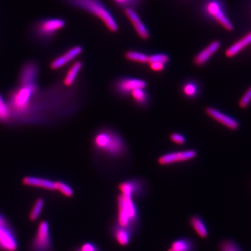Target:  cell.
Returning <instances> with one entry per match:
<instances>
[{"instance_id": "6da1fadb", "label": "cell", "mask_w": 251, "mask_h": 251, "mask_svg": "<svg viewBox=\"0 0 251 251\" xmlns=\"http://www.w3.org/2000/svg\"><path fill=\"white\" fill-rule=\"evenodd\" d=\"M62 1L69 6L84 10L96 17L99 18L108 27L109 30L112 32H116L118 30V25L115 18L100 0H62Z\"/></svg>"}, {"instance_id": "7a4b0ae2", "label": "cell", "mask_w": 251, "mask_h": 251, "mask_svg": "<svg viewBox=\"0 0 251 251\" xmlns=\"http://www.w3.org/2000/svg\"><path fill=\"white\" fill-rule=\"evenodd\" d=\"M65 27L66 21L62 18H41L33 24L31 33L37 40L46 42L54 39L57 32Z\"/></svg>"}, {"instance_id": "3957f363", "label": "cell", "mask_w": 251, "mask_h": 251, "mask_svg": "<svg viewBox=\"0 0 251 251\" xmlns=\"http://www.w3.org/2000/svg\"><path fill=\"white\" fill-rule=\"evenodd\" d=\"M133 196L120 194L118 203V226L130 229L138 219V211L133 200Z\"/></svg>"}, {"instance_id": "277c9868", "label": "cell", "mask_w": 251, "mask_h": 251, "mask_svg": "<svg viewBox=\"0 0 251 251\" xmlns=\"http://www.w3.org/2000/svg\"><path fill=\"white\" fill-rule=\"evenodd\" d=\"M94 145L99 150L115 156L121 154L125 150V144L121 138L109 132L97 135L94 138Z\"/></svg>"}, {"instance_id": "5b68a950", "label": "cell", "mask_w": 251, "mask_h": 251, "mask_svg": "<svg viewBox=\"0 0 251 251\" xmlns=\"http://www.w3.org/2000/svg\"><path fill=\"white\" fill-rule=\"evenodd\" d=\"M36 91V85H21L11 97V106L20 111L26 110L30 103L31 97Z\"/></svg>"}, {"instance_id": "8992f818", "label": "cell", "mask_w": 251, "mask_h": 251, "mask_svg": "<svg viewBox=\"0 0 251 251\" xmlns=\"http://www.w3.org/2000/svg\"><path fill=\"white\" fill-rule=\"evenodd\" d=\"M33 247L35 251H49L50 249L51 238L49 225L45 221H41L38 226Z\"/></svg>"}, {"instance_id": "52a82bcc", "label": "cell", "mask_w": 251, "mask_h": 251, "mask_svg": "<svg viewBox=\"0 0 251 251\" xmlns=\"http://www.w3.org/2000/svg\"><path fill=\"white\" fill-rule=\"evenodd\" d=\"M0 249L4 251H16L18 244L6 220L0 216Z\"/></svg>"}, {"instance_id": "ba28073f", "label": "cell", "mask_w": 251, "mask_h": 251, "mask_svg": "<svg viewBox=\"0 0 251 251\" xmlns=\"http://www.w3.org/2000/svg\"><path fill=\"white\" fill-rule=\"evenodd\" d=\"M206 9L208 14L212 16L226 30H233V25L227 18V16L225 14L222 8H221V6H220L217 1H209V2H208L207 5H206Z\"/></svg>"}, {"instance_id": "9c48e42d", "label": "cell", "mask_w": 251, "mask_h": 251, "mask_svg": "<svg viewBox=\"0 0 251 251\" xmlns=\"http://www.w3.org/2000/svg\"><path fill=\"white\" fill-rule=\"evenodd\" d=\"M83 49L82 46H75L69 50L64 54H61L59 57L54 58L50 64V68L52 70L56 71L65 67L69 62H72L76 57L82 53Z\"/></svg>"}, {"instance_id": "30bf717a", "label": "cell", "mask_w": 251, "mask_h": 251, "mask_svg": "<svg viewBox=\"0 0 251 251\" xmlns=\"http://www.w3.org/2000/svg\"><path fill=\"white\" fill-rule=\"evenodd\" d=\"M196 156H197V152L195 150H186V151H177V152L166 153L160 156L158 162L161 166H168L173 163L189 161Z\"/></svg>"}, {"instance_id": "8fae6325", "label": "cell", "mask_w": 251, "mask_h": 251, "mask_svg": "<svg viewBox=\"0 0 251 251\" xmlns=\"http://www.w3.org/2000/svg\"><path fill=\"white\" fill-rule=\"evenodd\" d=\"M206 113L215 121L227 127L229 130H237L239 128V123L232 117L223 113L219 110L211 107H208L205 110Z\"/></svg>"}, {"instance_id": "7c38bea8", "label": "cell", "mask_w": 251, "mask_h": 251, "mask_svg": "<svg viewBox=\"0 0 251 251\" xmlns=\"http://www.w3.org/2000/svg\"><path fill=\"white\" fill-rule=\"evenodd\" d=\"M39 68L34 62H28L25 64L21 71V85H36V80L37 77Z\"/></svg>"}, {"instance_id": "4fadbf2b", "label": "cell", "mask_w": 251, "mask_h": 251, "mask_svg": "<svg viewBox=\"0 0 251 251\" xmlns=\"http://www.w3.org/2000/svg\"><path fill=\"white\" fill-rule=\"evenodd\" d=\"M125 14L127 17L130 20L133 27H134L135 31L138 33V36L144 40H147L150 38V34L147 27L143 24V21H141L138 14L130 8H126L125 9Z\"/></svg>"}, {"instance_id": "5bb4252c", "label": "cell", "mask_w": 251, "mask_h": 251, "mask_svg": "<svg viewBox=\"0 0 251 251\" xmlns=\"http://www.w3.org/2000/svg\"><path fill=\"white\" fill-rule=\"evenodd\" d=\"M22 182L25 186L30 187L42 188L48 191H55V181L44 178L27 176L23 178Z\"/></svg>"}, {"instance_id": "9a60e30c", "label": "cell", "mask_w": 251, "mask_h": 251, "mask_svg": "<svg viewBox=\"0 0 251 251\" xmlns=\"http://www.w3.org/2000/svg\"><path fill=\"white\" fill-rule=\"evenodd\" d=\"M221 45V43L219 41H214L211 42L207 47L202 50L199 54L196 55L194 59V64L199 67L205 64L209 60V59L219 50Z\"/></svg>"}, {"instance_id": "2e32d148", "label": "cell", "mask_w": 251, "mask_h": 251, "mask_svg": "<svg viewBox=\"0 0 251 251\" xmlns=\"http://www.w3.org/2000/svg\"><path fill=\"white\" fill-rule=\"evenodd\" d=\"M251 44V31L243 36L242 39H239L237 42L232 44L230 47L226 50V55L228 58H232L235 57L239 52H242L243 50L245 49L248 46Z\"/></svg>"}, {"instance_id": "e0dca14e", "label": "cell", "mask_w": 251, "mask_h": 251, "mask_svg": "<svg viewBox=\"0 0 251 251\" xmlns=\"http://www.w3.org/2000/svg\"><path fill=\"white\" fill-rule=\"evenodd\" d=\"M146 86V82L140 79H125L119 82L118 89L120 92L128 93L135 89H145Z\"/></svg>"}, {"instance_id": "ac0fdd59", "label": "cell", "mask_w": 251, "mask_h": 251, "mask_svg": "<svg viewBox=\"0 0 251 251\" xmlns=\"http://www.w3.org/2000/svg\"><path fill=\"white\" fill-rule=\"evenodd\" d=\"M82 68V62L80 61H77V62H74L72 66V67L68 70L67 74H66L65 77H64V85L66 87H72L76 80L77 75L80 73L81 69Z\"/></svg>"}, {"instance_id": "d6986e66", "label": "cell", "mask_w": 251, "mask_h": 251, "mask_svg": "<svg viewBox=\"0 0 251 251\" xmlns=\"http://www.w3.org/2000/svg\"><path fill=\"white\" fill-rule=\"evenodd\" d=\"M190 224L200 237L203 239L207 237L209 232H208L205 223L202 218L198 216H193L190 219Z\"/></svg>"}, {"instance_id": "ffe728a7", "label": "cell", "mask_w": 251, "mask_h": 251, "mask_svg": "<svg viewBox=\"0 0 251 251\" xmlns=\"http://www.w3.org/2000/svg\"><path fill=\"white\" fill-rule=\"evenodd\" d=\"M113 235L119 244L125 247L129 244L131 230L130 229L120 227L117 225L113 229Z\"/></svg>"}, {"instance_id": "44dd1931", "label": "cell", "mask_w": 251, "mask_h": 251, "mask_svg": "<svg viewBox=\"0 0 251 251\" xmlns=\"http://www.w3.org/2000/svg\"><path fill=\"white\" fill-rule=\"evenodd\" d=\"M45 201L43 198H38L33 205L32 209L29 213V219L31 221H35L39 219L44 207Z\"/></svg>"}, {"instance_id": "7402d4cb", "label": "cell", "mask_w": 251, "mask_h": 251, "mask_svg": "<svg viewBox=\"0 0 251 251\" xmlns=\"http://www.w3.org/2000/svg\"><path fill=\"white\" fill-rule=\"evenodd\" d=\"M121 194L133 196L136 194L138 191V185L132 181H125L121 183L119 186Z\"/></svg>"}, {"instance_id": "603a6c76", "label": "cell", "mask_w": 251, "mask_h": 251, "mask_svg": "<svg viewBox=\"0 0 251 251\" xmlns=\"http://www.w3.org/2000/svg\"><path fill=\"white\" fill-rule=\"evenodd\" d=\"M171 249L177 251H192L193 244L188 239H178L172 244Z\"/></svg>"}, {"instance_id": "cb8c5ba5", "label": "cell", "mask_w": 251, "mask_h": 251, "mask_svg": "<svg viewBox=\"0 0 251 251\" xmlns=\"http://www.w3.org/2000/svg\"><path fill=\"white\" fill-rule=\"evenodd\" d=\"M220 251H244L236 241L233 239H224L219 245Z\"/></svg>"}, {"instance_id": "d4e9b609", "label": "cell", "mask_w": 251, "mask_h": 251, "mask_svg": "<svg viewBox=\"0 0 251 251\" xmlns=\"http://www.w3.org/2000/svg\"><path fill=\"white\" fill-rule=\"evenodd\" d=\"M125 57L128 60L132 61L142 64L148 62L149 55L142 53V52H135V51H128L126 52Z\"/></svg>"}, {"instance_id": "484cf974", "label": "cell", "mask_w": 251, "mask_h": 251, "mask_svg": "<svg viewBox=\"0 0 251 251\" xmlns=\"http://www.w3.org/2000/svg\"><path fill=\"white\" fill-rule=\"evenodd\" d=\"M55 191H59L67 198H72L74 195L73 188L63 181H55Z\"/></svg>"}, {"instance_id": "4316f807", "label": "cell", "mask_w": 251, "mask_h": 251, "mask_svg": "<svg viewBox=\"0 0 251 251\" xmlns=\"http://www.w3.org/2000/svg\"><path fill=\"white\" fill-rule=\"evenodd\" d=\"M10 117L9 105L5 101L2 95L0 93V121H6Z\"/></svg>"}, {"instance_id": "83f0119b", "label": "cell", "mask_w": 251, "mask_h": 251, "mask_svg": "<svg viewBox=\"0 0 251 251\" xmlns=\"http://www.w3.org/2000/svg\"><path fill=\"white\" fill-rule=\"evenodd\" d=\"M130 94H131L132 97L137 103L143 104L146 101L147 95L144 89H135V90L132 91Z\"/></svg>"}, {"instance_id": "f1b7e54d", "label": "cell", "mask_w": 251, "mask_h": 251, "mask_svg": "<svg viewBox=\"0 0 251 251\" xmlns=\"http://www.w3.org/2000/svg\"><path fill=\"white\" fill-rule=\"evenodd\" d=\"M251 103V85L247 89V92L240 99L239 101V106L241 109H246L249 106Z\"/></svg>"}, {"instance_id": "f546056e", "label": "cell", "mask_w": 251, "mask_h": 251, "mask_svg": "<svg viewBox=\"0 0 251 251\" xmlns=\"http://www.w3.org/2000/svg\"><path fill=\"white\" fill-rule=\"evenodd\" d=\"M169 61V57L165 54H155L149 56L148 64L153 62H161L166 64Z\"/></svg>"}, {"instance_id": "4dcf8cb0", "label": "cell", "mask_w": 251, "mask_h": 251, "mask_svg": "<svg viewBox=\"0 0 251 251\" xmlns=\"http://www.w3.org/2000/svg\"><path fill=\"white\" fill-rule=\"evenodd\" d=\"M198 89L196 85L193 83L186 84L183 87V92L188 97H193L197 94Z\"/></svg>"}, {"instance_id": "1f68e13d", "label": "cell", "mask_w": 251, "mask_h": 251, "mask_svg": "<svg viewBox=\"0 0 251 251\" xmlns=\"http://www.w3.org/2000/svg\"><path fill=\"white\" fill-rule=\"evenodd\" d=\"M171 140L173 143L177 144V145H183L186 142L185 138L182 135L179 133H173L171 135Z\"/></svg>"}, {"instance_id": "d6a6232c", "label": "cell", "mask_w": 251, "mask_h": 251, "mask_svg": "<svg viewBox=\"0 0 251 251\" xmlns=\"http://www.w3.org/2000/svg\"><path fill=\"white\" fill-rule=\"evenodd\" d=\"M150 68L153 72H160L164 70L165 64L161 62H153L150 64Z\"/></svg>"}, {"instance_id": "836d02e7", "label": "cell", "mask_w": 251, "mask_h": 251, "mask_svg": "<svg viewBox=\"0 0 251 251\" xmlns=\"http://www.w3.org/2000/svg\"><path fill=\"white\" fill-rule=\"evenodd\" d=\"M80 251H98L97 248L91 243H86L81 247Z\"/></svg>"}, {"instance_id": "e575fe53", "label": "cell", "mask_w": 251, "mask_h": 251, "mask_svg": "<svg viewBox=\"0 0 251 251\" xmlns=\"http://www.w3.org/2000/svg\"><path fill=\"white\" fill-rule=\"evenodd\" d=\"M117 2H118L120 4H126L130 1V0H115Z\"/></svg>"}, {"instance_id": "d590c367", "label": "cell", "mask_w": 251, "mask_h": 251, "mask_svg": "<svg viewBox=\"0 0 251 251\" xmlns=\"http://www.w3.org/2000/svg\"><path fill=\"white\" fill-rule=\"evenodd\" d=\"M168 251H175V250H173V249H168Z\"/></svg>"}, {"instance_id": "8d00e7d4", "label": "cell", "mask_w": 251, "mask_h": 251, "mask_svg": "<svg viewBox=\"0 0 251 251\" xmlns=\"http://www.w3.org/2000/svg\"></svg>"}]
</instances>
